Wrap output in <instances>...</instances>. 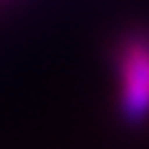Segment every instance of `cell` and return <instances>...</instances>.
I'll return each instance as SVG.
<instances>
[{"mask_svg": "<svg viewBox=\"0 0 149 149\" xmlns=\"http://www.w3.org/2000/svg\"><path fill=\"white\" fill-rule=\"evenodd\" d=\"M118 105L128 126L149 120V34L134 31L118 50Z\"/></svg>", "mask_w": 149, "mask_h": 149, "instance_id": "1", "label": "cell"}]
</instances>
